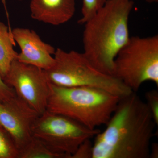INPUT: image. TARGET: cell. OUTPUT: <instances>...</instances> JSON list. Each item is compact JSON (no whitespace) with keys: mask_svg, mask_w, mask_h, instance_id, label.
Returning <instances> with one entry per match:
<instances>
[{"mask_svg":"<svg viewBox=\"0 0 158 158\" xmlns=\"http://www.w3.org/2000/svg\"><path fill=\"white\" fill-rule=\"evenodd\" d=\"M156 125L146 102L136 92L121 98L95 136L92 158H149Z\"/></svg>","mask_w":158,"mask_h":158,"instance_id":"6da1fadb","label":"cell"},{"mask_svg":"<svg viewBox=\"0 0 158 158\" xmlns=\"http://www.w3.org/2000/svg\"><path fill=\"white\" fill-rule=\"evenodd\" d=\"M133 0H107L84 24L83 53L103 73L114 76V60L130 38Z\"/></svg>","mask_w":158,"mask_h":158,"instance_id":"7a4b0ae2","label":"cell"},{"mask_svg":"<svg viewBox=\"0 0 158 158\" xmlns=\"http://www.w3.org/2000/svg\"><path fill=\"white\" fill-rule=\"evenodd\" d=\"M120 99L98 88L61 87L49 83L47 110L95 129L107 123Z\"/></svg>","mask_w":158,"mask_h":158,"instance_id":"3957f363","label":"cell"},{"mask_svg":"<svg viewBox=\"0 0 158 158\" xmlns=\"http://www.w3.org/2000/svg\"><path fill=\"white\" fill-rule=\"evenodd\" d=\"M54 58L53 65L44 70L50 84L61 87L98 88L120 98L133 92L117 78L95 68L83 52L58 48Z\"/></svg>","mask_w":158,"mask_h":158,"instance_id":"277c9868","label":"cell"},{"mask_svg":"<svg viewBox=\"0 0 158 158\" xmlns=\"http://www.w3.org/2000/svg\"><path fill=\"white\" fill-rule=\"evenodd\" d=\"M114 77L133 92L144 82L158 86V35L130 37L114 60Z\"/></svg>","mask_w":158,"mask_h":158,"instance_id":"5b68a950","label":"cell"},{"mask_svg":"<svg viewBox=\"0 0 158 158\" xmlns=\"http://www.w3.org/2000/svg\"><path fill=\"white\" fill-rule=\"evenodd\" d=\"M32 134L49 147L71 158L83 142L95 137L101 131L90 129L70 118L46 110L37 117Z\"/></svg>","mask_w":158,"mask_h":158,"instance_id":"8992f818","label":"cell"},{"mask_svg":"<svg viewBox=\"0 0 158 158\" xmlns=\"http://www.w3.org/2000/svg\"><path fill=\"white\" fill-rule=\"evenodd\" d=\"M4 81L39 115L47 110L49 82L44 69L16 59L11 63Z\"/></svg>","mask_w":158,"mask_h":158,"instance_id":"52a82bcc","label":"cell"},{"mask_svg":"<svg viewBox=\"0 0 158 158\" xmlns=\"http://www.w3.org/2000/svg\"><path fill=\"white\" fill-rule=\"evenodd\" d=\"M39 115L16 95L0 102V124L12 137L19 152L33 138L32 127Z\"/></svg>","mask_w":158,"mask_h":158,"instance_id":"ba28073f","label":"cell"},{"mask_svg":"<svg viewBox=\"0 0 158 158\" xmlns=\"http://www.w3.org/2000/svg\"><path fill=\"white\" fill-rule=\"evenodd\" d=\"M11 33L15 43L20 49L17 60L44 70L53 65L56 49L42 40L35 31L26 28L16 27L11 30Z\"/></svg>","mask_w":158,"mask_h":158,"instance_id":"9c48e42d","label":"cell"},{"mask_svg":"<svg viewBox=\"0 0 158 158\" xmlns=\"http://www.w3.org/2000/svg\"><path fill=\"white\" fill-rule=\"evenodd\" d=\"M30 10L33 19L51 25H61L73 17L76 0H31Z\"/></svg>","mask_w":158,"mask_h":158,"instance_id":"30bf717a","label":"cell"},{"mask_svg":"<svg viewBox=\"0 0 158 158\" xmlns=\"http://www.w3.org/2000/svg\"><path fill=\"white\" fill-rule=\"evenodd\" d=\"M15 44L11 30L0 22V76L3 81L11 63L17 59L18 53L15 50Z\"/></svg>","mask_w":158,"mask_h":158,"instance_id":"8fae6325","label":"cell"},{"mask_svg":"<svg viewBox=\"0 0 158 158\" xmlns=\"http://www.w3.org/2000/svg\"><path fill=\"white\" fill-rule=\"evenodd\" d=\"M18 158H66L33 136L25 147L19 151Z\"/></svg>","mask_w":158,"mask_h":158,"instance_id":"7c38bea8","label":"cell"},{"mask_svg":"<svg viewBox=\"0 0 158 158\" xmlns=\"http://www.w3.org/2000/svg\"><path fill=\"white\" fill-rule=\"evenodd\" d=\"M19 150L9 132L0 124V158H18Z\"/></svg>","mask_w":158,"mask_h":158,"instance_id":"4fadbf2b","label":"cell"},{"mask_svg":"<svg viewBox=\"0 0 158 158\" xmlns=\"http://www.w3.org/2000/svg\"><path fill=\"white\" fill-rule=\"evenodd\" d=\"M107 1L82 0L81 17L78 23L81 24H84L104 5Z\"/></svg>","mask_w":158,"mask_h":158,"instance_id":"5bb4252c","label":"cell"},{"mask_svg":"<svg viewBox=\"0 0 158 158\" xmlns=\"http://www.w3.org/2000/svg\"><path fill=\"white\" fill-rule=\"evenodd\" d=\"M145 102L152 114L156 125H158V91L152 90L145 93Z\"/></svg>","mask_w":158,"mask_h":158,"instance_id":"9a60e30c","label":"cell"},{"mask_svg":"<svg viewBox=\"0 0 158 158\" xmlns=\"http://www.w3.org/2000/svg\"><path fill=\"white\" fill-rule=\"evenodd\" d=\"M93 144L90 139L82 143L71 158H92Z\"/></svg>","mask_w":158,"mask_h":158,"instance_id":"2e32d148","label":"cell"},{"mask_svg":"<svg viewBox=\"0 0 158 158\" xmlns=\"http://www.w3.org/2000/svg\"><path fill=\"white\" fill-rule=\"evenodd\" d=\"M15 95L13 88L7 85L0 76V102L9 100Z\"/></svg>","mask_w":158,"mask_h":158,"instance_id":"e0dca14e","label":"cell"},{"mask_svg":"<svg viewBox=\"0 0 158 158\" xmlns=\"http://www.w3.org/2000/svg\"><path fill=\"white\" fill-rule=\"evenodd\" d=\"M149 158H158V144L157 143H151Z\"/></svg>","mask_w":158,"mask_h":158,"instance_id":"ac0fdd59","label":"cell"},{"mask_svg":"<svg viewBox=\"0 0 158 158\" xmlns=\"http://www.w3.org/2000/svg\"><path fill=\"white\" fill-rule=\"evenodd\" d=\"M143 1L148 3H156L158 2V0H143Z\"/></svg>","mask_w":158,"mask_h":158,"instance_id":"d6986e66","label":"cell"},{"mask_svg":"<svg viewBox=\"0 0 158 158\" xmlns=\"http://www.w3.org/2000/svg\"><path fill=\"white\" fill-rule=\"evenodd\" d=\"M2 1L4 5L6 6V0H2ZM18 1H23V0H18Z\"/></svg>","mask_w":158,"mask_h":158,"instance_id":"ffe728a7","label":"cell"}]
</instances>
